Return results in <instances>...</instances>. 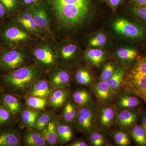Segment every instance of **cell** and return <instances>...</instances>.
<instances>
[{
    "instance_id": "cell-37",
    "label": "cell",
    "mask_w": 146,
    "mask_h": 146,
    "mask_svg": "<svg viewBox=\"0 0 146 146\" xmlns=\"http://www.w3.org/2000/svg\"><path fill=\"white\" fill-rule=\"evenodd\" d=\"M115 65L112 63H108L105 65L101 74L99 81H107L117 70Z\"/></svg>"
},
{
    "instance_id": "cell-26",
    "label": "cell",
    "mask_w": 146,
    "mask_h": 146,
    "mask_svg": "<svg viewBox=\"0 0 146 146\" xmlns=\"http://www.w3.org/2000/svg\"><path fill=\"white\" fill-rule=\"evenodd\" d=\"M75 80L77 83L84 86H93L94 84V76L88 69L81 68L76 71L75 74Z\"/></svg>"
},
{
    "instance_id": "cell-35",
    "label": "cell",
    "mask_w": 146,
    "mask_h": 146,
    "mask_svg": "<svg viewBox=\"0 0 146 146\" xmlns=\"http://www.w3.org/2000/svg\"><path fill=\"white\" fill-rule=\"evenodd\" d=\"M18 22L22 24L27 29L32 31H36L37 27L32 14L26 13L20 16L17 19Z\"/></svg>"
},
{
    "instance_id": "cell-40",
    "label": "cell",
    "mask_w": 146,
    "mask_h": 146,
    "mask_svg": "<svg viewBox=\"0 0 146 146\" xmlns=\"http://www.w3.org/2000/svg\"><path fill=\"white\" fill-rule=\"evenodd\" d=\"M131 12L136 17L146 23V7H134L131 9Z\"/></svg>"
},
{
    "instance_id": "cell-47",
    "label": "cell",
    "mask_w": 146,
    "mask_h": 146,
    "mask_svg": "<svg viewBox=\"0 0 146 146\" xmlns=\"http://www.w3.org/2000/svg\"><path fill=\"white\" fill-rule=\"evenodd\" d=\"M3 49H1V47H0V57H1V55L2 53Z\"/></svg>"
},
{
    "instance_id": "cell-30",
    "label": "cell",
    "mask_w": 146,
    "mask_h": 146,
    "mask_svg": "<svg viewBox=\"0 0 146 146\" xmlns=\"http://www.w3.org/2000/svg\"><path fill=\"white\" fill-rule=\"evenodd\" d=\"M131 138L137 145L146 146V135L145 130L141 125L137 123L129 129Z\"/></svg>"
},
{
    "instance_id": "cell-34",
    "label": "cell",
    "mask_w": 146,
    "mask_h": 146,
    "mask_svg": "<svg viewBox=\"0 0 146 146\" xmlns=\"http://www.w3.org/2000/svg\"><path fill=\"white\" fill-rule=\"evenodd\" d=\"M27 104L29 107L35 110H43L47 104L46 98L29 96L27 100Z\"/></svg>"
},
{
    "instance_id": "cell-6",
    "label": "cell",
    "mask_w": 146,
    "mask_h": 146,
    "mask_svg": "<svg viewBox=\"0 0 146 146\" xmlns=\"http://www.w3.org/2000/svg\"><path fill=\"white\" fill-rule=\"evenodd\" d=\"M113 27L116 32L129 39L141 40L146 36V31L143 27L125 19L115 21Z\"/></svg>"
},
{
    "instance_id": "cell-41",
    "label": "cell",
    "mask_w": 146,
    "mask_h": 146,
    "mask_svg": "<svg viewBox=\"0 0 146 146\" xmlns=\"http://www.w3.org/2000/svg\"><path fill=\"white\" fill-rule=\"evenodd\" d=\"M141 125L145 130L146 135V111L145 108L141 110Z\"/></svg>"
},
{
    "instance_id": "cell-46",
    "label": "cell",
    "mask_w": 146,
    "mask_h": 146,
    "mask_svg": "<svg viewBox=\"0 0 146 146\" xmlns=\"http://www.w3.org/2000/svg\"><path fill=\"white\" fill-rule=\"evenodd\" d=\"M24 2L27 4L31 3H34L36 1V0H24Z\"/></svg>"
},
{
    "instance_id": "cell-18",
    "label": "cell",
    "mask_w": 146,
    "mask_h": 146,
    "mask_svg": "<svg viewBox=\"0 0 146 146\" xmlns=\"http://www.w3.org/2000/svg\"><path fill=\"white\" fill-rule=\"evenodd\" d=\"M80 107L72 101H69L65 104L60 116V119L63 123L70 124L74 122Z\"/></svg>"
},
{
    "instance_id": "cell-12",
    "label": "cell",
    "mask_w": 146,
    "mask_h": 146,
    "mask_svg": "<svg viewBox=\"0 0 146 146\" xmlns=\"http://www.w3.org/2000/svg\"><path fill=\"white\" fill-rule=\"evenodd\" d=\"M0 103L15 117L22 112V104L18 97L14 95L0 92Z\"/></svg>"
},
{
    "instance_id": "cell-29",
    "label": "cell",
    "mask_w": 146,
    "mask_h": 146,
    "mask_svg": "<svg viewBox=\"0 0 146 146\" xmlns=\"http://www.w3.org/2000/svg\"><path fill=\"white\" fill-rule=\"evenodd\" d=\"M40 115V112L35 110L25 109L21 112V119L27 127L34 128L36 120Z\"/></svg>"
},
{
    "instance_id": "cell-21",
    "label": "cell",
    "mask_w": 146,
    "mask_h": 146,
    "mask_svg": "<svg viewBox=\"0 0 146 146\" xmlns=\"http://www.w3.org/2000/svg\"><path fill=\"white\" fill-rule=\"evenodd\" d=\"M42 133L47 145H55L58 141L56 129V120L53 119L42 131Z\"/></svg>"
},
{
    "instance_id": "cell-5",
    "label": "cell",
    "mask_w": 146,
    "mask_h": 146,
    "mask_svg": "<svg viewBox=\"0 0 146 146\" xmlns=\"http://www.w3.org/2000/svg\"><path fill=\"white\" fill-rule=\"evenodd\" d=\"M28 38L27 33L13 22L5 23L0 27V44L4 46V48H13V46Z\"/></svg>"
},
{
    "instance_id": "cell-45",
    "label": "cell",
    "mask_w": 146,
    "mask_h": 146,
    "mask_svg": "<svg viewBox=\"0 0 146 146\" xmlns=\"http://www.w3.org/2000/svg\"><path fill=\"white\" fill-rule=\"evenodd\" d=\"M110 5L113 7L117 6L119 5L121 0H106Z\"/></svg>"
},
{
    "instance_id": "cell-22",
    "label": "cell",
    "mask_w": 146,
    "mask_h": 146,
    "mask_svg": "<svg viewBox=\"0 0 146 146\" xmlns=\"http://www.w3.org/2000/svg\"><path fill=\"white\" fill-rule=\"evenodd\" d=\"M138 52L131 48H121L116 52V57L123 64H127L133 62L137 59Z\"/></svg>"
},
{
    "instance_id": "cell-15",
    "label": "cell",
    "mask_w": 146,
    "mask_h": 146,
    "mask_svg": "<svg viewBox=\"0 0 146 146\" xmlns=\"http://www.w3.org/2000/svg\"><path fill=\"white\" fill-rule=\"evenodd\" d=\"M21 139L18 131L12 127L0 131V146L21 145Z\"/></svg>"
},
{
    "instance_id": "cell-39",
    "label": "cell",
    "mask_w": 146,
    "mask_h": 146,
    "mask_svg": "<svg viewBox=\"0 0 146 146\" xmlns=\"http://www.w3.org/2000/svg\"><path fill=\"white\" fill-rule=\"evenodd\" d=\"M0 2L4 6L7 15H11L16 8L18 0H0Z\"/></svg>"
},
{
    "instance_id": "cell-16",
    "label": "cell",
    "mask_w": 146,
    "mask_h": 146,
    "mask_svg": "<svg viewBox=\"0 0 146 146\" xmlns=\"http://www.w3.org/2000/svg\"><path fill=\"white\" fill-rule=\"evenodd\" d=\"M140 99L133 94L125 92L119 97L117 106L121 110L137 109L139 108L141 105Z\"/></svg>"
},
{
    "instance_id": "cell-11",
    "label": "cell",
    "mask_w": 146,
    "mask_h": 146,
    "mask_svg": "<svg viewBox=\"0 0 146 146\" xmlns=\"http://www.w3.org/2000/svg\"><path fill=\"white\" fill-rule=\"evenodd\" d=\"M93 91L97 100L101 104H110L115 98V93L107 81H99L93 85Z\"/></svg>"
},
{
    "instance_id": "cell-42",
    "label": "cell",
    "mask_w": 146,
    "mask_h": 146,
    "mask_svg": "<svg viewBox=\"0 0 146 146\" xmlns=\"http://www.w3.org/2000/svg\"><path fill=\"white\" fill-rule=\"evenodd\" d=\"M131 1L136 7H146V0H131Z\"/></svg>"
},
{
    "instance_id": "cell-27",
    "label": "cell",
    "mask_w": 146,
    "mask_h": 146,
    "mask_svg": "<svg viewBox=\"0 0 146 146\" xmlns=\"http://www.w3.org/2000/svg\"><path fill=\"white\" fill-rule=\"evenodd\" d=\"M73 101L80 108L88 105L91 103V96L86 89H78L73 93Z\"/></svg>"
},
{
    "instance_id": "cell-3",
    "label": "cell",
    "mask_w": 146,
    "mask_h": 146,
    "mask_svg": "<svg viewBox=\"0 0 146 146\" xmlns=\"http://www.w3.org/2000/svg\"><path fill=\"white\" fill-rule=\"evenodd\" d=\"M121 89L138 97L146 105V57L137 58L133 67L126 73Z\"/></svg>"
},
{
    "instance_id": "cell-44",
    "label": "cell",
    "mask_w": 146,
    "mask_h": 146,
    "mask_svg": "<svg viewBox=\"0 0 146 146\" xmlns=\"http://www.w3.org/2000/svg\"><path fill=\"white\" fill-rule=\"evenodd\" d=\"M7 13L4 6L0 2V19H3L7 16Z\"/></svg>"
},
{
    "instance_id": "cell-4",
    "label": "cell",
    "mask_w": 146,
    "mask_h": 146,
    "mask_svg": "<svg viewBox=\"0 0 146 146\" xmlns=\"http://www.w3.org/2000/svg\"><path fill=\"white\" fill-rule=\"evenodd\" d=\"M27 60L26 56L21 51L14 48L3 49L0 57V74L23 67Z\"/></svg>"
},
{
    "instance_id": "cell-14",
    "label": "cell",
    "mask_w": 146,
    "mask_h": 146,
    "mask_svg": "<svg viewBox=\"0 0 146 146\" xmlns=\"http://www.w3.org/2000/svg\"><path fill=\"white\" fill-rule=\"evenodd\" d=\"M53 89L49 81L46 80H38L32 86L27 95L46 98L51 95Z\"/></svg>"
},
{
    "instance_id": "cell-8",
    "label": "cell",
    "mask_w": 146,
    "mask_h": 146,
    "mask_svg": "<svg viewBox=\"0 0 146 146\" xmlns=\"http://www.w3.org/2000/svg\"><path fill=\"white\" fill-rule=\"evenodd\" d=\"M142 108L121 110L117 113L116 125L121 130L129 129L141 118Z\"/></svg>"
},
{
    "instance_id": "cell-38",
    "label": "cell",
    "mask_w": 146,
    "mask_h": 146,
    "mask_svg": "<svg viewBox=\"0 0 146 146\" xmlns=\"http://www.w3.org/2000/svg\"><path fill=\"white\" fill-rule=\"evenodd\" d=\"M107 41L106 36L103 33H99L92 38L89 42V46L94 47H102Z\"/></svg>"
},
{
    "instance_id": "cell-24",
    "label": "cell",
    "mask_w": 146,
    "mask_h": 146,
    "mask_svg": "<svg viewBox=\"0 0 146 146\" xmlns=\"http://www.w3.org/2000/svg\"><path fill=\"white\" fill-rule=\"evenodd\" d=\"M58 140L61 144L67 143L73 138V131L68 124L60 123L56 121Z\"/></svg>"
},
{
    "instance_id": "cell-9",
    "label": "cell",
    "mask_w": 146,
    "mask_h": 146,
    "mask_svg": "<svg viewBox=\"0 0 146 146\" xmlns=\"http://www.w3.org/2000/svg\"><path fill=\"white\" fill-rule=\"evenodd\" d=\"M117 112L116 108L110 104H102L100 107L98 123L104 129H108L116 125Z\"/></svg>"
},
{
    "instance_id": "cell-25",
    "label": "cell",
    "mask_w": 146,
    "mask_h": 146,
    "mask_svg": "<svg viewBox=\"0 0 146 146\" xmlns=\"http://www.w3.org/2000/svg\"><path fill=\"white\" fill-rule=\"evenodd\" d=\"M126 73V68H121L118 69L107 81L108 85L115 93H117L121 89L122 85Z\"/></svg>"
},
{
    "instance_id": "cell-7",
    "label": "cell",
    "mask_w": 146,
    "mask_h": 146,
    "mask_svg": "<svg viewBox=\"0 0 146 146\" xmlns=\"http://www.w3.org/2000/svg\"><path fill=\"white\" fill-rule=\"evenodd\" d=\"M96 112L95 105L91 103L80 108L74 122L77 129L86 134L94 129Z\"/></svg>"
},
{
    "instance_id": "cell-28",
    "label": "cell",
    "mask_w": 146,
    "mask_h": 146,
    "mask_svg": "<svg viewBox=\"0 0 146 146\" xmlns=\"http://www.w3.org/2000/svg\"><path fill=\"white\" fill-rule=\"evenodd\" d=\"M15 117L0 103V131L12 127Z\"/></svg>"
},
{
    "instance_id": "cell-36",
    "label": "cell",
    "mask_w": 146,
    "mask_h": 146,
    "mask_svg": "<svg viewBox=\"0 0 146 146\" xmlns=\"http://www.w3.org/2000/svg\"><path fill=\"white\" fill-rule=\"evenodd\" d=\"M53 119V115L50 112L41 114L36 120L34 128L36 130L42 131Z\"/></svg>"
},
{
    "instance_id": "cell-10",
    "label": "cell",
    "mask_w": 146,
    "mask_h": 146,
    "mask_svg": "<svg viewBox=\"0 0 146 146\" xmlns=\"http://www.w3.org/2000/svg\"><path fill=\"white\" fill-rule=\"evenodd\" d=\"M34 55L36 61L45 70L52 69L57 65V55L48 47L37 48L35 50Z\"/></svg>"
},
{
    "instance_id": "cell-32",
    "label": "cell",
    "mask_w": 146,
    "mask_h": 146,
    "mask_svg": "<svg viewBox=\"0 0 146 146\" xmlns=\"http://www.w3.org/2000/svg\"><path fill=\"white\" fill-rule=\"evenodd\" d=\"M77 47L75 44H70L63 47L60 52V57L64 62H69L75 58Z\"/></svg>"
},
{
    "instance_id": "cell-13",
    "label": "cell",
    "mask_w": 146,
    "mask_h": 146,
    "mask_svg": "<svg viewBox=\"0 0 146 146\" xmlns=\"http://www.w3.org/2000/svg\"><path fill=\"white\" fill-rule=\"evenodd\" d=\"M49 80V82L53 89H60L67 87L70 81V76L68 71L58 69L50 75Z\"/></svg>"
},
{
    "instance_id": "cell-43",
    "label": "cell",
    "mask_w": 146,
    "mask_h": 146,
    "mask_svg": "<svg viewBox=\"0 0 146 146\" xmlns=\"http://www.w3.org/2000/svg\"><path fill=\"white\" fill-rule=\"evenodd\" d=\"M69 146H88L89 144L83 140H77L71 143Z\"/></svg>"
},
{
    "instance_id": "cell-17",
    "label": "cell",
    "mask_w": 146,
    "mask_h": 146,
    "mask_svg": "<svg viewBox=\"0 0 146 146\" xmlns=\"http://www.w3.org/2000/svg\"><path fill=\"white\" fill-rule=\"evenodd\" d=\"M55 89L50 96L49 103L53 108H58L61 107L67 101L70 90L68 87Z\"/></svg>"
},
{
    "instance_id": "cell-33",
    "label": "cell",
    "mask_w": 146,
    "mask_h": 146,
    "mask_svg": "<svg viewBox=\"0 0 146 146\" xmlns=\"http://www.w3.org/2000/svg\"><path fill=\"white\" fill-rule=\"evenodd\" d=\"M112 136L114 143L117 145L127 146L131 144L129 134L123 130L114 131Z\"/></svg>"
},
{
    "instance_id": "cell-1",
    "label": "cell",
    "mask_w": 146,
    "mask_h": 146,
    "mask_svg": "<svg viewBox=\"0 0 146 146\" xmlns=\"http://www.w3.org/2000/svg\"><path fill=\"white\" fill-rule=\"evenodd\" d=\"M40 69L35 66L22 67L7 74H0V92L18 97L27 95L41 75Z\"/></svg>"
},
{
    "instance_id": "cell-23",
    "label": "cell",
    "mask_w": 146,
    "mask_h": 146,
    "mask_svg": "<svg viewBox=\"0 0 146 146\" xmlns=\"http://www.w3.org/2000/svg\"><path fill=\"white\" fill-rule=\"evenodd\" d=\"M24 144L29 146H44L47 143L42 133L35 131H27L23 138Z\"/></svg>"
},
{
    "instance_id": "cell-20",
    "label": "cell",
    "mask_w": 146,
    "mask_h": 146,
    "mask_svg": "<svg viewBox=\"0 0 146 146\" xmlns=\"http://www.w3.org/2000/svg\"><path fill=\"white\" fill-rule=\"evenodd\" d=\"M84 58L94 67H99L107 58V55L102 50L90 49L87 50L84 54Z\"/></svg>"
},
{
    "instance_id": "cell-19",
    "label": "cell",
    "mask_w": 146,
    "mask_h": 146,
    "mask_svg": "<svg viewBox=\"0 0 146 146\" xmlns=\"http://www.w3.org/2000/svg\"><path fill=\"white\" fill-rule=\"evenodd\" d=\"M88 135V144L90 145L104 146L109 145V137L104 130L94 129Z\"/></svg>"
},
{
    "instance_id": "cell-2",
    "label": "cell",
    "mask_w": 146,
    "mask_h": 146,
    "mask_svg": "<svg viewBox=\"0 0 146 146\" xmlns=\"http://www.w3.org/2000/svg\"><path fill=\"white\" fill-rule=\"evenodd\" d=\"M56 13L60 22L74 27L82 23L88 17L92 0H52Z\"/></svg>"
},
{
    "instance_id": "cell-31",
    "label": "cell",
    "mask_w": 146,
    "mask_h": 146,
    "mask_svg": "<svg viewBox=\"0 0 146 146\" xmlns=\"http://www.w3.org/2000/svg\"><path fill=\"white\" fill-rule=\"evenodd\" d=\"M32 15L37 28L44 29L47 27L48 24V16L44 9L36 7L33 11Z\"/></svg>"
}]
</instances>
